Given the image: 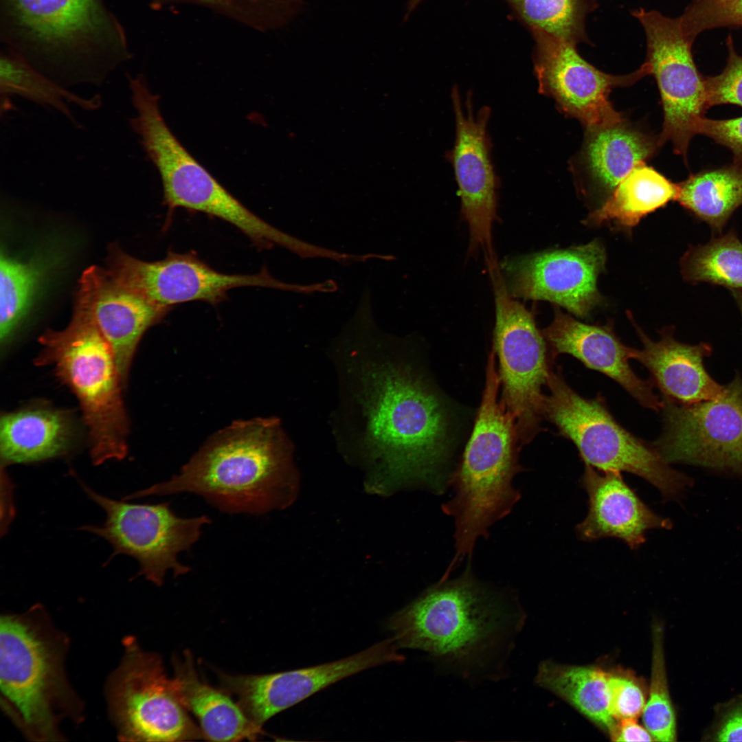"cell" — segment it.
Returning <instances> with one entry per match:
<instances>
[{
	"mask_svg": "<svg viewBox=\"0 0 742 742\" xmlns=\"http://www.w3.org/2000/svg\"><path fill=\"white\" fill-rule=\"evenodd\" d=\"M581 484L588 495V512L577 525L583 541L614 537L637 550L650 529H671L672 521L653 512L624 480L620 472L585 464Z\"/></svg>",
	"mask_w": 742,
	"mask_h": 742,
	"instance_id": "21",
	"label": "cell"
},
{
	"mask_svg": "<svg viewBox=\"0 0 742 742\" xmlns=\"http://www.w3.org/2000/svg\"><path fill=\"white\" fill-rule=\"evenodd\" d=\"M366 374L367 441L373 454L391 478L443 493L450 447L443 403L407 367L383 365Z\"/></svg>",
	"mask_w": 742,
	"mask_h": 742,
	"instance_id": "4",
	"label": "cell"
},
{
	"mask_svg": "<svg viewBox=\"0 0 742 742\" xmlns=\"http://www.w3.org/2000/svg\"><path fill=\"white\" fill-rule=\"evenodd\" d=\"M609 737L611 740L614 741H655L646 727L638 724L636 719L633 718L617 720L614 730Z\"/></svg>",
	"mask_w": 742,
	"mask_h": 742,
	"instance_id": "40",
	"label": "cell"
},
{
	"mask_svg": "<svg viewBox=\"0 0 742 742\" xmlns=\"http://www.w3.org/2000/svg\"><path fill=\"white\" fill-rule=\"evenodd\" d=\"M73 430L65 412L30 407L4 413L0 421L1 467L39 462L67 453Z\"/></svg>",
	"mask_w": 742,
	"mask_h": 742,
	"instance_id": "25",
	"label": "cell"
},
{
	"mask_svg": "<svg viewBox=\"0 0 742 742\" xmlns=\"http://www.w3.org/2000/svg\"><path fill=\"white\" fill-rule=\"evenodd\" d=\"M728 56L725 68L714 76H705L706 104L712 106L732 104L742 107V56L735 50L731 35L726 39Z\"/></svg>",
	"mask_w": 742,
	"mask_h": 742,
	"instance_id": "37",
	"label": "cell"
},
{
	"mask_svg": "<svg viewBox=\"0 0 742 742\" xmlns=\"http://www.w3.org/2000/svg\"><path fill=\"white\" fill-rule=\"evenodd\" d=\"M605 260L602 244L592 241L509 258L499 267L513 297L548 301L584 317L600 302L596 281Z\"/></svg>",
	"mask_w": 742,
	"mask_h": 742,
	"instance_id": "17",
	"label": "cell"
},
{
	"mask_svg": "<svg viewBox=\"0 0 742 742\" xmlns=\"http://www.w3.org/2000/svg\"><path fill=\"white\" fill-rule=\"evenodd\" d=\"M534 681L610 736L616 721L609 711L606 671L592 665H566L546 660L539 664Z\"/></svg>",
	"mask_w": 742,
	"mask_h": 742,
	"instance_id": "28",
	"label": "cell"
},
{
	"mask_svg": "<svg viewBox=\"0 0 742 742\" xmlns=\"http://www.w3.org/2000/svg\"><path fill=\"white\" fill-rule=\"evenodd\" d=\"M495 357L492 350L472 434L458 466L449 475L453 495L442 506L455 522V554L449 564L453 568L471 558L477 540L486 537L490 527L506 517L521 497L512 482L523 470L518 464L521 447L515 418L498 401Z\"/></svg>",
	"mask_w": 742,
	"mask_h": 742,
	"instance_id": "5",
	"label": "cell"
},
{
	"mask_svg": "<svg viewBox=\"0 0 742 742\" xmlns=\"http://www.w3.org/2000/svg\"><path fill=\"white\" fill-rule=\"evenodd\" d=\"M701 740L742 741V693L715 706L712 721Z\"/></svg>",
	"mask_w": 742,
	"mask_h": 742,
	"instance_id": "38",
	"label": "cell"
},
{
	"mask_svg": "<svg viewBox=\"0 0 742 742\" xmlns=\"http://www.w3.org/2000/svg\"><path fill=\"white\" fill-rule=\"evenodd\" d=\"M731 293L737 303V305L740 311L742 317V291H731Z\"/></svg>",
	"mask_w": 742,
	"mask_h": 742,
	"instance_id": "41",
	"label": "cell"
},
{
	"mask_svg": "<svg viewBox=\"0 0 742 742\" xmlns=\"http://www.w3.org/2000/svg\"><path fill=\"white\" fill-rule=\"evenodd\" d=\"M631 14L641 23L647 38V60L660 91L663 110L661 146L668 142L688 162V150L697 135V124L708 109L705 76L698 70L692 42L679 17L640 8Z\"/></svg>",
	"mask_w": 742,
	"mask_h": 742,
	"instance_id": "13",
	"label": "cell"
},
{
	"mask_svg": "<svg viewBox=\"0 0 742 742\" xmlns=\"http://www.w3.org/2000/svg\"><path fill=\"white\" fill-rule=\"evenodd\" d=\"M608 708L617 721L636 719L642 714L646 704L644 682L633 672L622 668L607 671Z\"/></svg>",
	"mask_w": 742,
	"mask_h": 742,
	"instance_id": "35",
	"label": "cell"
},
{
	"mask_svg": "<svg viewBox=\"0 0 742 742\" xmlns=\"http://www.w3.org/2000/svg\"><path fill=\"white\" fill-rule=\"evenodd\" d=\"M39 342L43 348L36 363L52 366L79 403L93 463L124 459L129 429L124 384L113 351L90 314L75 304L68 325L47 330Z\"/></svg>",
	"mask_w": 742,
	"mask_h": 742,
	"instance_id": "7",
	"label": "cell"
},
{
	"mask_svg": "<svg viewBox=\"0 0 742 742\" xmlns=\"http://www.w3.org/2000/svg\"><path fill=\"white\" fill-rule=\"evenodd\" d=\"M677 195V183L643 163L631 170L586 221L594 225L612 222L631 228L647 214L676 201Z\"/></svg>",
	"mask_w": 742,
	"mask_h": 742,
	"instance_id": "29",
	"label": "cell"
},
{
	"mask_svg": "<svg viewBox=\"0 0 742 742\" xmlns=\"http://www.w3.org/2000/svg\"><path fill=\"white\" fill-rule=\"evenodd\" d=\"M663 430L653 445L669 464L742 479V377L714 399L682 404L662 398Z\"/></svg>",
	"mask_w": 742,
	"mask_h": 742,
	"instance_id": "12",
	"label": "cell"
},
{
	"mask_svg": "<svg viewBox=\"0 0 742 742\" xmlns=\"http://www.w3.org/2000/svg\"><path fill=\"white\" fill-rule=\"evenodd\" d=\"M683 278L742 291V242L734 229L688 248L680 262Z\"/></svg>",
	"mask_w": 742,
	"mask_h": 742,
	"instance_id": "31",
	"label": "cell"
},
{
	"mask_svg": "<svg viewBox=\"0 0 742 742\" xmlns=\"http://www.w3.org/2000/svg\"><path fill=\"white\" fill-rule=\"evenodd\" d=\"M278 423L237 420L212 435L170 480L124 497L192 493L228 514L262 515L291 501L295 478Z\"/></svg>",
	"mask_w": 742,
	"mask_h": 742,
	"instance_id": "2",
	"label": "cell"
},
{
	"mask_svg": "<svg viewBox=\"0 0 742 742\" xmlns=\"http://www.w3.org/2000/svg\"><path fill=\"white\" fill-rule=\"evenodd\" d=\"M530 30L539 29L577 45L589 44L587 15L598 7L594 0H504Z\"/></svg>",
	"mask_w": 742,
	"mask_h": 742,
	"instance_id": "32",
	"label": "cell"
},
{
	"mask_svg": "<svg viewBox=\"0 0 742 742\" xmlns=\"http://www.w3.org/2000/svg\"><path fill=\"white\" fill-rule=\"evenodd\" d=\"M1 115L11 110L10 98L17 95L45 107H50L80 126L69 104L92 111L100 108L99 95L87 98L69 91L38 70L23 58L8 49L0 58Z\"/></svg>",
	"mask_w": 742,
	"mask_h": 742,
	"instance_id": "26",
	"label": "cell"
},
{
	"mask_svg": "<svg viewBox=\"0 0 742 742\" xmlns=\"http://www.w3.org/2000/svg\"><path fill=\"white\" fill-rule=\"evenodd\" d=\"M422 1L423 0H409L407 5L405 19L414 11Z\"/></svg>",
	"mask_w": 742,
	"mask_h": 742,
	"instance_id": "42",
	"label": "cell"
},
{
	"mask_svg": "<svg viewBox=\"0 0 742 742\" xmlns=\"http://www.w3.org/2000/svg\"><path fill=\"white\" fill-rule=\"evenodd\" d=\"M125 653L107 686L110 714L118 737L127 741L205 739L179 701L158 654L124 639Z\"/></svg>",
	"mask_w": 742,
	"mask_h": 742,
	"instance_id": "11",
	"label": "cell"
},
{
	"mask_svg": "<svg viewBox=\"0 0 742 742\" xmlns=\"http://www.w3.org/2000/svg\"><path fill=\"white\" fill-rule=\"evenodd\" d=\"M495 306L493 350L506 408L513 415L521 447L541 431L542 390L554 359L533 314L508 291L497 259L487 264Z\"/></svg>",
	"mask_w": 742,
	"mask_h": 742,
	"instance_id": "9",
	"label": "cell"
},
{
	"mask_svg": "<svg viewBox=\"0 0 742 742\" xmlns=\"http://www.w3.org/2000/svg\"><path fill=\"white\" fill-rule=\"evenodd\" d=\"M40 605L1 617L0 688L3 704L30 738L61 739L63 717L76 719L80 703L66 681V638Z\"/></svg>",
	"mask_w": 742,
	"mask_h": 742,
	"instance_id": "6",
	"label": "cell"
},
{
	"mask_svg": "<svg viewBox=\"0 0 742 742\" xmlns=\"http://www.w3.org/2000/svg\"><path fill=\"white\" fill-rule=\"evenodd\" d=\"M392 638L355 655L314 666L262 675H234L218 671L221 688L237 702L256 726L315 693L350 675L390 662H401Z\"/></svg>",
	"mask_w": 742,
	"mask_h": 742,
	"instance_id": "16",
	"label": "cell"
},
{
	"mask_svg": "<svg viewBox=\"0 0 742 742\" xmlns=\"http://www.w3.org/2000/svg\"><path fill=\"white\" fill-rule=\"evenodd\" d=\"M108 262L107 269L117 279L153 304L170 310L192 301L216 305L225 300L229 290L238 287H295L274 279L267 269L255 274L219 272L193 253L169 252L161 260L149 262L113 246Z\"/></svg>",
	"mask_w": 742,
	"mask_h": 742,
	"instance_id": "15",
	"label": "cell"
},
{
	"mask_svg": "<svg viewBox=\"0 0 742 742\" xmlns=\"http://www.w3.org/2000/svg\"><path fill=\"white\" fill-rule=\"evenodd\" d=\"M635 328L642 344V349L630 348V359L643 365L662 397L682 404H695L714 399L724 385L719 384L707 372L704 359L710 356L708 343L690 345L675 338L673 327L660 332L657 341L651 339L636 323Z\"/></svg>",
	"mask_w": 742,
	"mask_h": 742,
	"instance_id": "22",
	"label": "cell"
},
{
	"mask_svg": "<svg viewBox=\"0 0 742 742\" xmlns=\"http://www.w3.org/2000/svg\"><path fill=\"white\" fill-rule=\"evenodd\" d=\"M45 262L1 252L0 346L5 351L27 316L46 275Z\"/></svg>",
	"mask_w": 742,
	"mask_h": 742,
	"instance_id": "30",
	"label": "cell"
},
{
	"mask_svg": "<svg viewBox=\"0 0 742 742\" xmlns=\"http://www.w3.org/2000/svg\"><path fill=\"white\" fill-rule=\"evenodd\" d=\"M76 304L85 309L110 344L126 385L137 347L146 331L170 309L160 307L126 285L106 268L91 266L78 284Z\"/></svg>",
	"mask_w": 742,
	"mask_h": 742,
	"instance_id": "19",
	"label": "cell"
},
{
	"mask_svg": "<svg viewBox=\"0 0 742 742\" xmlns=\"http://www.w3.org/2000/svg\"><path fill=\"white\" fill-rule=\"evenodd\" d=\"M679 19L684 34L694 42L707 30L742 27V0H692Z\"/></svg>",
	"mask_w": 742,
	"mask_h": 742,
	"instance_id": "34",
	"label": "cell"
},
{
	"mask_svg": "<svg viewBox=\"0 0 742 742\" xmlns=\"http://www.w3.org/2000/svg\"><path fill=\"white\" fill-rule=\"evenodd\" d=\"M526 618L515 594L481 581L469 564L394 614L387 627L398 649L423 651L442 672L497 681L506 676Z\"/></svg>",
	"mask_w": 742,
	"mask_h": 742,
	"instance_id": "1",
	"label": "cell"
},
{
	"mask_svg": "<svg viewBox=\"0 0 742 742\" xmlns=\"http://www.w3.org/2000/svg\"><path fill=\"white\" fill-rule=\"evenodd\" d=\"M585 132L582 148L572 162L573 172L583 188L605 196V200L633 168L646 163L662 146L658 136L649 135L626 120Z\"/></svg>",
	"mask_w": 742,
	"mask_h": 742,
	"instance_id": "23",
	"label": "cell"
},
{
	"mask_svg": "<svg viewBox=\"0 0 742 742\" xmlns=\"http://www.w3.org/2000/svg\"><path fill=\"white\" fill-rule=\"evenodd\" d=\"M541 332L554 360L559 355H572L587 368L614 380L641 406L661 410L662 401L654 393L653 383L633 371L629 362L631 347L618 339L612 324H585L556 307L552 322Z\"/></svg>",
	"mask_w": 742,
	"mask_h": 742,
	"instance_id": "20",
	"label": "cell"
},
{
	"mask_svg": "<svg viewBox=\"0 0 742 742\" xmlns=\"http://www.w3.org/2000/svg\"><path fill=\"white\" fill-rule=\"evenodd\" d=\"M172 678L177 696L187 711L199 720L201 730L210 741H256L263 734L228 693L203 681L195 668L192 654L186 651L181 658L172 659Z\"/></svg>",
	"mask_w": 742,
	"mask_h": 742,
	"instance_id": "24",
	"label": "cell"
},
{
	"mask_svg": "<svg viewBox=\"0 0 742 742\" xmlns=\"http://www.w3.org/2000/svg\"><path fill=\"white\" fill-rule=\"evenodd\" d=\"M280 0H154L155 6L173 3L202 5L244 25L255 28L273 13Z\"/></svg>",
	"mask_w": 742,
	"mask_h": 742,
	"instance_id": "36",
	"label": "cell"
},
{
	"mask_svg": "<svg viewBox=\"0 0 742 742\" xmlns=\"http://www.w3.org/2000/svg\"><path fill=\"white\" fill-rule=\"evenodd\" d=\"M10 49L66 87L101 85L130 54L102 0H1Z\"/></svg>",
	"mask_w": 742,
	"mask_h": 742,
	"instance_id": "3",
	"label": "cell"
},
{
	"mask_svg": "<svg viewBox=\"0 0 742 742\" xmlns=\"http://www.w3.org/2000/svg\"><path fill=\"white\" fill-rule=\"evenodd\" d=\"M80 485L88 497L104 510L101 526L87 525L80 529L96 535L113 547L111 557L124 554L139 565L137 576H143L161 586L166 573L175 577L188 573L191 567L181 563L178 555L192 548L201 535L203 526L211 523L207 515L181 517L169 502L134 504L115 500Z\"/></svg>",
	"mask_w": 742,
	"mask_h": 742,
	"instance_id": "10",
	"label": "cell"
},
{
	"mask_svg": "<svg viewBox=\"0 0 742 742\" xmlns=\"http://www.w3.org/2000/svg\"><path fill=\"white\" fill-rule=\"evenodd\" d=\"M543 416L560 436L577 448L585 464L598 470L625 471L655 486L664 501L681 503L693 479L671 466L653 444L623 427L609 412L605 399L587 398L567 383L561 368H554L548 379Z\"/></svg>",
	"mask_w": 742,
	"mask_h": 742,
	"instance_id": "8",
	"label": "cell"
},
{
	"mask_svg": "<svg viewBox=\"0 0 742 742\" xmlns=\"http://www.w3.org/2000/svg\"><path fill=\"white\" fill-rule=\"evenodd\" d=\"M697 135L712 139L729 149L733 161L742 164V116L730 119H711L702 117L697 124Z\"/></svg>",
	"mask_w": 742,
	"mask_h": 742,
	"instance_id": "39",
	"label": "cell"
},
{
	"mask_svg": "<svg viewBox=\"0 0 742 742\" xmlns=\"http://www.w3.org/2000/svg\"><path fill=\"white\" fill-rule=\"evenodd\" d=\"M456 138L447 154L455 174L461 200V214L470 235L469 251L482 250L486 260L495 258L492 225L497 216L498 181L491 155L487 124L491 110L481 108L475 114L471 98L464 106L458 89H452Z\"/></svg>",
	"mask_w": 742,
	"mask_h": 742,
	"instance_id": "18",
	"label": "cell"
},
{
	"mask_svg": "<svg viewBox=\"0 0 742 742\" xmlns=\"http://www.w3.org/2000/svg\"><path fill=\"white\" fill-rule=\"evenodd\" d=\"M653 653L649 698L642 719L655 741L677 740V719L667 680L664 650L663 628L658 622L653 626Z\"/></svg>",
	"mask_w": 742,
	"mask_h": 742,
	"instance_id": "33",
	"label": "cell"
},
{
	"mask_svg": "<svg viewBox=\"0 0 742 742\" xmlns=\"http://www.w3.org/2000/svg\"><path fill=\"white\" fill-rule=\"evenodd\" d=\"M676 201L712 232L720 234L742 205V164L703 169L677 183Z\"/></svg>",
	"mask_w": 742,
	"mask_h": 742,
	"instance_id": "27",
	"label": "cell"
},
{
	"mask_svg": "<svg viewBox=\"0 0 742 742\" xmlns=\"http://www.w3.org/2000/svg\"><path fill=\"white\" fill-rule=\"evenodd\" d=\"M530 30L535 44L533 64L540 93L553 99L561 113L576 119L586 131L625 120L614 108L609 94L616 87L631 86L651 74L647 61L628 74H606L582 58L576 45L541 30Z\"/></svg>",
	"mask_w": 742,
	"mask_h": 742,
	"instance_id": "14",
	"label": "cell"
}]
</instances>
